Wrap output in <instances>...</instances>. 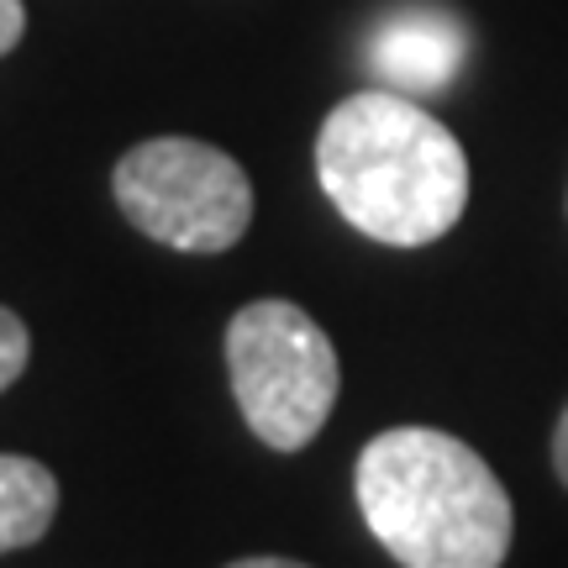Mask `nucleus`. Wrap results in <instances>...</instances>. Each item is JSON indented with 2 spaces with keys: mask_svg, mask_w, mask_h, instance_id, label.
<instances>
[{
  "mask_svg": "<svg viewBox=\"0 0 568 568\" xmlns=\"http://www.w3.org/2000/svg\"><path fill=\"white\" fill-rule=\"evenodd\" d=\"M316 180L353 232L389 247L437 243L468 205L458 138L400 90H364L332 105L316 132Z\"/></svg>",
  "mask_w": 568,
  "mask_h": 568,
  "instance_id": "nucleus-1",
  "label": "nucleus"
},
{
  "mask_svg": "<svg viewBox=\"0 0 568 568\" xmlns=\"http://www.w3.org/2000/svg\"><path fill=\"white\" fill-rule=\"evenodd\" d=\"M353 495L400 568H500L516 510L500 474L437 426H395L358 453Z\"/></svg>",
  "mask_w": 568,
  "mask_h": 568,
  "instance_id": "nucleus-2",
  "label": "nucleus"
},
{
  "mask_svg": "<svg viewBox=\"0 0 568 568\" xmlns=\"http://www.w3.org/2000/svg\"><path fill=\"white\" fill-rule=\"evenodd\" d=\"M226 374L247 432L274 453H301L326 426L343 385L332 337L290 301H253L232 316Z\"/></svg>",
  "mask_w": 568,
  "mask_h": 568,
  "instance_id": "nucleus-3",
  "label": "nucleus"
},
{
  "mask_svg": "<svg viewBox=\"0 0 568 568\" xmlns=\"http://www.w3.org/2000/svg\"><path fill=\"white\" fill-rule=\"evenodd\" d=\"M122 216L174 253H226L253 222V184L232 153L195 138H148L111 174Z\"/></svg>",
  "mask_w": 568,
  "mask_h": 568,
  "instance_id": "nucleus-4",
  "label": "nucleus"
},
{
  "mask_svg": "<svg viewBox=\"0 0 568 568\" xmlns=\"http://www.w3.org/2000/svg\"><path fill=\"white\" fill-rule=\"evenodd\" d=\"M468 53V32L447 11H400L368 42V69L400 95H432L453 84Z\"/></svg>",
  "mask_w": 568,
  "mask_h": 568,
  "instance_id": "nucleus-5",
  "label": "nucleus"
},
{
  "mask_svg": "<svg viewBox=\"0 0 568 568\" xmlns=\"http://www.w3.org/2000/svg\"><path fill=\"white\" fill-rule=\"evenodd\" d=\"M53 516H59L53 468L38 458H21V453H0V552L42 542Z\"/></svg>",
  "mask_w": 568,
  "mask_h": 568,
  "instance_id": "nucleus-6",
  "label": "nucleus"
},
{
  "mask_svg": "<svg viewBox=\"0 0 568 568\" xmlns=\"http://www.w3.org/2000/svg\"><path fill=\"white\" fill-rule=\"evenodd\" d=\"M27 358H32V337H27V326H21L17 311L0 305V395L21 379Z\"/></svg>",
  "mask_w": 568,
  "mask_h": 568,
  "instance_id": "nucleus-7",
  "label": "nucleus"
},
{
  "mask_svg": "<svg viewBox=\"0 0 568 568\" xmlns=\"http://www.w3.org/2000/svg\"><path fill=\"white\" fill-rule=\"evenodd\" d=\"M27 32V11H21V0H0V59L11 53Z\"/></svg>",
  "mask_w": 568,
  "mask_h": 568,
  "instance_id": "nucleus-8",
  "label": "nucleus"
},
{
  "mask_svg": "<svg viewBox=\"0 0 568 568\" xmlns=\"http://www.w3.org/2000/svg\"><path fill=\"white\" fill-rule=\"evenodd\" d=\"M552 468H558V479H564V489H568V406H564V416H558V426H552Z\"/></svg>",
  "mask_w": 568,
  "mask_h": 568,
  "instance_id": "nucleus-9",
  "label": "nucleus"
},
{
  "mask_svg": "<svg viewBox=\"0 0 568 568\" xmlns=\"http://www.w3.org/2000/svg\"><path fill=\"white\" fill-rule=\"evenodd\" d=\"M226 568H305V564H295V558H237Z\"/></svg>",
  "mask_w": 568,
  "mask_h": 568,
  "instance_id": "nucleus-10",
  "label": "nucleus"
}]
</instances>
